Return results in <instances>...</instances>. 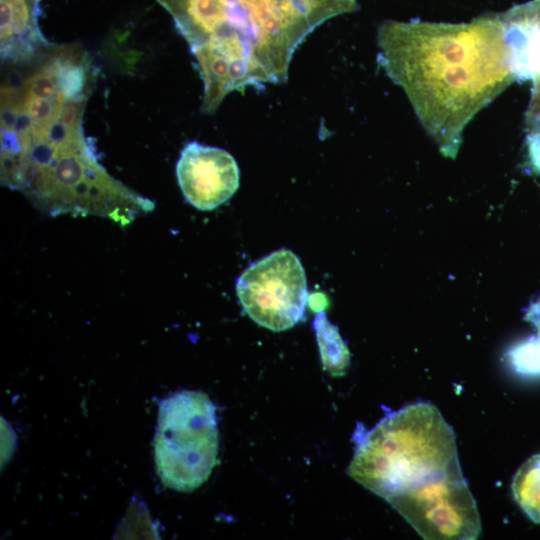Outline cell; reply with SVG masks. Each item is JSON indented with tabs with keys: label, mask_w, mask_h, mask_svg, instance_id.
<instances>
[{
	"label": "cell",
	"mask_w": 540,
	"mask_h": 540,
	"mask_svg": "<svg viewBox=\"0 0 540 540\" xmlns=\"http://www.w3.org/2000/svg\"><path fill=\"white\" fill-rule=\"evenodd\" d=\"M91 93L69 82L31 91L1 115V183L50 216H97L120 226L154 210L113 178L83 128Z\"/></svg>",
	"instance_id": "cell-1"
},
{
	"label": "cell",
	"mask_w": 540,
	"mask_h": 540,
	"mask_svg": "<svg viewBox=\"0 0 540 540\" xmlns=\"http://www.w3.org/2000/svg\"><path fill=\"white\" fill-rule=\"evenodd\" d=\"M154 440L156 471L162 483L192 492L217 463L219 434L215 406L199 391H180L159 404Z\"/></svg>",
	"instance_id": "cell-4"
},
{
	"label": "cell",
	"mask_w": 540,
	"mask_h": 540,
	"mask_svg": "<svg viewBox=\"0 0 540 540\" xmlns=\"http://www.w3.org/2000/svg\"><path fill=\"white\" fill-rule=\"evenodd\" d=\"M313 328L324 369L332 376L343 375L350 364V353L338 328L328 320L324 311L316 315Z\"/></svg>",
	"instance_id": "cell-7"
},
{
	"label": "cell",
	"mask_w": 540,
	"mask_h": 540,
	"mask_svg": "<svg viewBox=\"0 0 540 540\" xmlns=\"http://www.w3.org/2000/svg\"><path fill=\"white\" fill-rule=\"evenodd\" d=\"M176 176L185 200L199 210L210 211L235 194L240 170L226 150L193 141L180 153Z\"/></svg>",
	"instance_id": "cell-6"
},
{
	"label": "cell",
	"mask_w": 540,
	"mask_h": 540,
	"mask_svg": "<svg viewBox=\"0 0 540 540\" xmlns=\"http://www.w3.org/2000/svg\"><path fill=\"white\" fill-rule=\"evenodd\" d=\"M237 297L247 315L274 332L300 322L308 302L304 267L294 252L282 248L250 264L236 281Z\"/></svg>",
	"instance_id": "cell-5"
},
{
	"label": "cell",
	"mask_w": 540,
	"mask_h": 540,
	"mask_svg": "<svg viewBox=\"0 0 540 540\" xmlns=\"http://www.w3.org/2000/svg\"><path fill=\"white\" fill-rule=\"evenodd\" d=\"M349 476L393 508L465 480L455 433L440 411L417 402L356 431Z\"/></svg>",
	"instance_id": "cell-3"
},
{
	"label": "cell",
	"mask_w": 540,
	"mask_h": 540,
	"mask_svg": "<svg viewBox=\"0 0 540 540\" xmlns=\"http://www.w3.org/2000/svg\"><path fill=\"white\" fill-rule=\"evenodd\" d=\"M378 46L379 64L447 158L476 114L515 81L500 14L460 24L386 21Z\"/></svg>",
	"instance_id": "cell-2"
},
{
	"label": "cell",
	"mask_w": 540,
	"mask_h": 540,
	"mask_svg": "<svg viewBox=\"0 0 540 540\" xmlns=\"http://www.w3.org/2000/svg\"><path fill=\"white\" fill-rule=\"evenodd\" d=\"M513 497L527 517L540 523V454L532 455L517 470L511 483Z\"/></svg>",
	"instance_id": "cell-8"
},
{
	"label": "cell",
	"mask_w": 540,
	"mask_h": 540,
	"mask_svg": "<svg viewBox=\"0 0 540 540\" xmlns=\"http://www.w3.org/2000/svg\"><path fill=\"white\" fill-rule=\"evenodd\" d=\"M524 319L532 323L540 335V296L529 305Z\"/></svg>",
	"instance_id": "cell-10"
},
{
	"label": "cell",
	"mask_w": 540,
	"mask_h": 540,
	"mask_svg": "<svg viewBox=\"0 0 540 540\" xmlns=\"http://www.w3.org/2000/svg\"><path fill=\"white\" fill-rule=\"evenodd\" d=\"M507 361L512 370L520 376L540 377V335H532L507 352Z\"/></svg>",
	"instance_id": "cell-9"
}]
</instances>
